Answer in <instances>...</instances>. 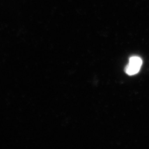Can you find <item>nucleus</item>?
I'll use <instances>...</instances> for the list:
<instances>
[{"mask_svg":"<svg viewBox=\"0 0 149 149\" xmlns=\"http://www.w3.org/2000/svg\"><path fill=\"white\" fill-rule=\"evenodd\" d=\"M142 60L138 56H133L129 59V64L126 66L125 71L129 75H133L138 72L142 65Z\"/></svg>","mask_w":149,"mask_h":149,"instance_id":"obj_1","label":"nucleus"}]
</instances>
